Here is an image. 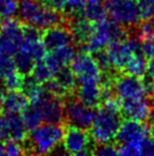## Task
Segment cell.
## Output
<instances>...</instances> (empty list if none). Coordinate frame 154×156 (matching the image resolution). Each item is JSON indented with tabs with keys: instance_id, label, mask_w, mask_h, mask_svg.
I'll use <instances>...</instances> for the list:
<instances>
[{
	"instance_id": "7",
	"label": "cell",
	"mask_w": 154,
	"mask_h": 156,
	"mask_svg": "<svg viewBox=\"0 0 154 156\" xmlns=\"http://www.w3.org/2000/svg\"><path fill=\"white\" fill-rule=\"evenodd\" d=\"M65 120L68 124L82 129H90L95 115L94 108L86 106L77 98H66L64 101Z\"/></svg>"
},
{
	"instance_id": "19",
	"label": "cell",
	"mask_w": 154,
	"mask_h": 156,
	"mask_svg": "<svg viewBox=\"0 0 154 156\" xmlns=\"http://www.w3.org/2000/svg\"><path fill=\"white\" fill-rule=\"evenodd\" d=\"M28 104V98L22 90H7L1 101V109L6 113H21Z\"/></svg>"
},
{
	"instance_id": "6",
	"label": "cell",
	"mask_w": 154,
	"mask_h": 156,
	"mask_svg": "<svg viewBox=\"0 0 154 156\" xmlns=\"http://www.w3.org/2000/svg\"><path fill=\"white\" fill-rule=\"evenodd\" d=\"M90 133L86 129H82L78 126L67 124L64 129L62 136V147L65 152L70 155H90L92 154Z\"/></svg>"
},
{
	"instance_id": "39",
	"label": "cell",
	"mask_w": 154,
	"mask_h": 156,
	"mask_svg": "<svg viewBox=\"0 0 154 156\" xmlns=\"http://www.w3.org/2000/svg\"><path fill=\"white\" fill-rule=\"evenodd\" d=\"M146 74L154 81V57H150L146 61Z\"/></svg>"
},
{
	"instance_id": "40",
	"label": "cell",
	"mask_w": 154,
	"mask_h": 156,
	"mask_svg": "<svg viewBox=\"0 0 154 156\" xmlns=\"http://www.w3.org/2000/svg\"><path fill=\"white\" fill-rule=\"evenodd\" d=\"M6 92H7V88H6V86H5L4 80L0 78V105H1V101H2V99H4Z\"/></svg>"
},
{
	"instance_id": "11",
	"label": "cell",
	"mask_w": 154,
	"mask_h": 156,
	"mask_svg": "<svg viewBox=\"0 0 154 156\" xmlns=\"http://www.w3.org/2000/svg\"><path fill=\"white\" fill-rule=\"evenodd\" d=\"M151 126L142 121H136L133 119H126L121 122L119 129L115 137V141L118 145L128 143H139L142 139L149 136Z\"/></svg>"
},
{
	"instance_id": "30",
	"label": "cell",
	"mask_w": 154,
	"mask_h": 156,
	"mask_svg": "<svg viewBox=\"0 0 154 156\" xmlns=\"http://www.w3.org/2000/svg\"><path fill=\"white\" fill-rule=\"evenodd\" d=\"M15 71L17 69H16L14 57L12 55L0 54V78L5 79Z\"/></svg>"
},
{
	"instance_id": "22",
	"label": "cell",
	"mask_w": 154,
	"mask_h": 156,
	"mask_svg": "<svg viewBox=\"0 0 154 156\" xmlns=\"http://www.w3.org/2000/svg\"><path fill=\"white\" fill-rule=\"evenodd\" d=\"M122 73L129 74L133 76L142 78L146 73V57L143 52L133 54L128 63L122 69Z\"/></svg>"
},
{
	"instance_id": "28",
	"label": "cell",
	"mask_w": 154,
	"mask_h": 156,
	"mask_svg": "<svg viewBox=\"0 0 154 156\" xmlns=\"http://www.w3.org/2000/svg\"><path fill=\"white\" fill-rule=\"evenodd\" d=\"M93 57H94L95 62L98 66L100 67V69L102 71V73H109V72H112V71H116L113 67H112V64L110 59H109V56H108L105 49H99L96 51L91 52Z\"/></svg>"
},
{
	"instance_id": "21",
	"label": "cell",
	"mask_w": 154,
	"mask_h": 156,
	"mask_svg": "<svg viewBox=\"0 0 154 156\" xmlns=\"http://www.w3.org/2000/svg\"><path fill=\"white\" fill-rule=\"evenodd\" d=\"M107 7L104 0H86L85 7L83 10V16L90 21L95 23L101 21L107 16Z\"/></svg>"
},
{
	"instance_id": "25",
	"label": "cell",
	"mask_w": 154,
	"mask_h": 156,
	"mask_svg": "<svg viewBox=\"0 0 154 156\" xmlns=\"http://www.w3.org/2000/svg\"><path fill=\"white\" fill-rule=\"evenodd\" d=\"M31 75L38 81V83L43 84L44 82H47L48 80H50L51 78H53L55 75V71L49 66L45 59L42 58L40 61L35 62L33 69L31 71Z\"/></svg>"
},
{
	"instance_id": "37",
	"label": "cell",
	"mask_w": 154,
	"mask_h": 156,
	"mask_svg": "<svg viewBox=\"0 0 154 156\" xmlns=\"http://www.w3.org/2000/svg\"><path fill=\"white\" fill-rule=\"evenodd\" d=\"M142 51L146 58L154 57V38L145 39L142 41Z\"/></svg>"
},
{
	"instance_id": "29",
	"label": "cell",
	"mask_w": 154,
	"mask_h": 156,
	"mask_svg": "<svg viewBox=\"0 0 154 156\" xmlns=\"http://www.w3.org/2000/svg\"><path fill=\"white\" fill-rule=\"evenodd\" d=\"M18 0H0V17L6 18L15 17L17 15Z\"/></svg>"
},
{
	"instance_id": "20",
	"label": "cell",
	"mask_w": 154,
	"mask_h": 156,
	"mask_svg": "<svg viewBox=\"0 0 154 156\" xmlns=\"http://www.w3.org/2000/svg\"><path fill=\"white\" fill-rule=\"evenodd\" d=\"M6 115L8 120V140H14L23 144L27 137V129L23 122L22 115H19V113H6Z\"/></svg>"
},
{
	"instance_id": "15",
	"label": "cell",
	"mask_w": 154,
	"mask_h": 156,
	"mask_svg": "<svg viewBox=\"0 0 154 156\" xmlns=\"http://www.w3.org/2000/svg\"><path fill=\"white\" fill-rule=\"evenodd\" d=\"M119 106L122 117L142 122H145V120H147L151 108L150 101L145 97L119 99Z\"/></svg>"
},
{
	"instance_id": "23",
	"label": "cell",
	"mask_w": 154,
	"mask_h": 156,
	"mask_svg": "<svg viewBox=\"0 0 154 156\" xmlns=\"http://www.w3.org/2000/svg\"><path fill=\"white\" fill-rule=\"evenodd\" d=\"M53 78L56 79L58 83L68 92L69 95L75 92V89H76L77 86V80L70 67H68V66L60 67L59 69L56 71Z\"/></svg>"
},
{
	"instance_id": "10",
	"label": "cell",
	"mask_w": 154,
	"mask_h": 156,
	"mask_svg": "<svg viewBox=\"0 0 154 156\" xmlns=\"http://www.w3.org/2000/svg\"><path fill=\"white\" fill-rule=\"evenodd\" d=\"M113 94L118 99H130L145 97L142 78L126 73L116 74L112 83ZM146 98V97H145Z\"/></svg>"
},
{
	"instance_id": "9",
	"label": "cell",
	"mask_w": 154,
	"mask_h": 156,
	"mask_svg": "<svg viewBox=\"0 0 154 156\" xmlns=\"http://www.w3.org/2000/svg\"><path fill=\"white\" fill-rule=\"evenodd\" d=\"M70 69L76 76L77 82L83 81H101L102 71L98 66L91 52L81 51L76 54L70 63Z\"/></svg>"
},
{
	"instance_id": "4",
	"label": "cell",
	"mask_w": 154,
	"mask_h": 156,
	"mask_svg": "<svg viewBox=\"0 0 154 156\" xmlns=\"http://www.w3.org/2000/svg\"><path fill=\"white\" fill-rule=\"evenodd\" d=\"M128 35L126 27L116 23L112 20L103 18L93 23V29L89 40L84 46H81V51L93 52L105 48L109 42L122 40Z\"/></svg>"
},
{
	"instance_id": "33",
	"label": "cell",
	"mask_w": 154,
	"mask_h": 156,
	"mask_svg": "<svg viewBox=\"0 0 154 156\" xmlns=\"http://www.w3.org/2000/svg\"><path fill=\"white\" fill-rule=\"evenodd\" d=\"M118 154L122 156L141 155V141L139 143H128L119 145Z\"/></svg>"
},
{
	"instance_id": "12",
	"label": "cell",
	"mask_w": 154,
	"mask_h": 156,
	"mask_svg": "<svg viewBox=\"0 0 154 156\" xmlns=\"http://www.w3.org/2000/svg\"><path fill=\"white\" fill-rule=\"evenodd\" d=\"M41 40L47 51H51L57 48L74 44L73 34L68 29V26H65L64 23L42 30Z\"/></svg>"
},
{
	"instance_id": "38",
	"label": "cell",
	"mask_w": 154,
	"mask_h": 156,
	"mask_svg": "<svg viewBox=\"0 0 154 156\" xmlns=\"http://www.w3.org/2000/svg\"><path fill=\"white\" fill-rule=\"evenodd\" d=\"M68 1L69 0H43V2L47 5V6L56 9V10H58L60 13H61V10L64 9V7L66 6V4Z\"/></svg>"
},
{
	"instance_id": "42",
	"label": "cell",
	"mask_w": 154,
	"mask_h": 156,
	"mask_svg": "<svg viewBox=\"0 0 154 156\" xmlns=\"http://www.w3.org/2000/svg\"><path fill=\"white\" fill-rule=\"evenodd\" d=\"M1 26H2V20L0 17V30H1Z\"/></svg>"
},
{
	"instance_id": "18",
	"label": "cell",
	"mask_w": 154,
	"mask_h": 156,
	"mask_svg": "<svg viewBox=\"0 0 154 156\" xmlns=\"http://www.w3.org/2000/svg\"><path fill=\"white\" fill-rule=\"evenodd\" d=\"M67 26L73 34L74 42L78 44V46L81 47L84 46L90 38L93 29V23L87 21L84 16H77V17L68 18Z\"/></svg>"
},
{
	"instance_id": "5",
	"label": "cell",
	"mask_w": 154,
	"mask_h": 156,
	"mask_svg": "<svg viewBox=\"0 0 154 156\" xmlns=\"http://www.w3.org/2000/svg\"><path fill=\"white\" fill-rule=\"evenodd\" d=\"M107 13L112 21L133 29L139 21V12L135 0H105Z\"/></svg>"
},
{
	"instance_id": "36",
	"label": "cell",
	"mask_w": 154,
	"mask_h": 156,
	"mask_svg": "<svg viewBox=\"0 0 154 156\" xmlns=\"http://www.w3.org/2000/svg\"><path fill=\"white\" fill-rule=\"evenodd\" d=\"M141 155L154 156V137L151 134L141 140Z\"/></svg>"
},
{
	"instance_id": "34",
	"label": "cell",
	"mask_w": 154,
	"mask_h": 156,
	"mask_svg": "<svg viewBox=\"0 0 154 156\" xmlns=\"http://www.w3.org/2000/svg\"><path fill=\"white\" fill-rule=\"evenodd\" d=\"M4 154L8 156H18L25 154V152L21 143L14 140H6L4 144Z\"/></svg>"
},
{
	"instance_id": "26",
	"label": "cell",
	"mask_w": 154,
	"mask_h": 156,
	"mask_svg": "<svg viewBox=\"0 0 154 156\" xmlns=\"http://www.w3.org/2000/svg\"><path fill=\"white\" fill-rule=\"evenodd\" d=\"M14 61H15V65H16V69L19 73L24 74H30L33 66L35 64V59L31 56L30 54H27L26 51L18 49L17 51L14 54Z\"/></svg>"
},
{
	"instance_id": "44",
	"label": "cell",
	"mask_w": 154,
	"mask_h": 156,
	"mask_svg": "<svg viewBox=\"0 0 154 156\" xmlns=\"http://www.w3.org/2000/svg\"><path fill=\"white\" fill-rule=\"evenodd\" d=\"M42 1H43V0H42Z\"/></svg>"
},
{
	"instance_id": "13",
	"label": "cell",
	"mask_w": 154,
	"mask_h": 156,
	"mask_svg": "<svg viewBox=\"0 0 154 156\" xmlns=\"http://www.w3.org/2000/svg\"><path fill=\"white\" fill-rule=\"evenodd\" d=\"M38 105L41 111L42 121L45 123H55V124H62L65 121L64 101L61 98L48 94Z\"/></svg>"
},
{
	"instance_id": "17",
	"label": "cell",
	"mask_w": 154,
	"mask_h": 156,
	"mask_svg": "<svg viewBox=\"0 0 154 156\" xmlns=\"http://www.w3.org/2000/svg\"><path fill=\"white\" fill-rule=\"evenodd\" d=\"M76 54V49L72 44H68V46L57 48L51 51H48V54H45L44 56V59L56 73V71L60 67L70 65Z\"/></svg>"
},
{
	"instance_id": "2",
	"label": "cell",
	"mask_w": 154,
	"mask_h": 156,
	"mask_svg": "<svg viewBox=\"0 0 154 156\" xmlns=\"http://www.w3.org/2000/svg\"><path fill=\"white\" fill-rule=\"evenodd\" d=\"M17 15L23 24L34 26L42 31L64 23V15L49 7L42 0H18Z\"/></svg>"
},
{
	"instance_id": "35",
	"label": "cell",
	"mask_w": 154,
	"mask_h": 156,
	"mask_svg": "<svg viewBox=\"0 0 154 156\" xmlns=\"http://www.w3.org/2000/svg\"><path fill=\"white\" fill-rule=\"evenodd\" d=\"M92 154L94 155H103V156H111V155H118V148L111 143L108 144H101L98 145L92 151Z\"/></svg>"
},
{
	"instance_id": "16",
	"label": "cell",
	"mask_w": 154,
	"mask_h": 156,
	"mask_svg": "<svg viewBox=\"0 0 154 156\" xmlns=\"http://www.w3.org/2000/svg\"><path fill=\"white\" fill-rule=\"evenodd\" d=\"M75 92L77 99L92 108H98L102 101V90L100 81L78 82Z\"/></svg>"
},
{
	"instance_id": "3",
	"label": "cell",
	"mask_w": 154,
	"mask_h": 156,
	"mask_svg": "<svg viewBox=\"0 0 154 156\" xmlns=\"http://www.w3.org/2000/svg\"><path fill=\"white\" fill-rule=\"evenodd\" d=\"M64 128L61 124L45 123L30 130L23 143L25 154H50L62 140Z\"/></svg>"
},
{
	"instance_id": "14",
	"label": "cell",
	"mask_w": 154,
	"mask_h": 156,
	"mask_svg": "<svg viewBox=\"0 0 154 156\" xmlns=\"http://www.w3.org/2000/svg\"><path fill=\"white\" fill-rule=\"evenodd\" d=\"M105 51H107L109 59L111 62L112 67L118 72H122L124 67L128 63L129 58L132 57L134 52L128 44L127 37L122 40H117L111 41L105 46Z\"/></svg>"
},
{
	"instance_id": "41",
	"label": "cell",
	"mask_w": 154,
	"mask_h": 156,
	"mask_svg": "<svg viewBox=\"0 0 154 156\" xmlns=\"http://www.w3.org/2000/svg\"><path fill=\"white\" fill-rule=\"evenodd\" d=\"M149 120H150V124H151V128L154 129V103L153 104H151V108H150V114H149V117H147Z\"/></svg>"
},
{
	"instance_id": "27",
	"label": "cell",
	"mask_w": 154,
	"mask_h": 156,
	"mask_svg": "<svg viewBox=\"0 0 154 156\" xmlns=\"http://www.w3.org/2000/svg\"><path fill=\"white\" fill-rule=\"evenodd\" d=\"M85 4L86 0H69L64 9L61 10V14L64 15L66 20L77 17V16H83V10H84Z\"/></svg>"
},
{
	"instance_id": "43",
	"label": "cell",
	"mask_w": 154,
	"mask_h": 156,
	"mask_svg": "<svg viewBox=\"0 0 154 156\" xmlns=\"http://www.w3.org/2000/svg\"><path fill=\"white\" fill-rule=\"evenodd\" d=\"M1 111H2V109H1V105H0V114H1Z\"/></svg>"
},
{
	"instance_id": "32",
	"label": "cell",
	"mask_w": 154,
	"mask_h": 156,
	"mask_svg": "<svg viewBox=\"0 0 154 156\" xmlns=\"http://www.w3.org/2000/svg\"><path fill=\"white\" fill-rule=\"evenodd\" d=\"M23 78H24V74L19 73L18 71H15V72L9 74L8 76H6L2 80H4L7 90H17V89L21 90Z\"/></svg>"
},
{
	"instance_id": "31",
	"label": "cell",
	"mask_w": 154,
	"mask_h": 156,
	"mask_svg": "<svg viewBox=\"0 0 154 156\" xmlns=\"http://www.w3.org/2000/svg\"><path fill=\"white\" fill-rule=\"evenodd\" d=\"M141 21L154 20V0H137Z\"/></svg>"
},
{
	"instance_id": "24",
	"label": "cell",
	"mask_w": 154,
	"mask_h": 156,
	"mask_svg": "<svg viewBox=\"0 0 154 156\" xmlns=\"http://www.w3.org/2000/svg\"><path fill=\"white\" fill-rule=\"evenodd\" d=\"M22 119L27 130H32L41 124L42 115L38 105L28 103L25 108L22 111Z\"/></svg>"
},
{
	"instance_id": "1",
	"label": "cell",
	"mask_w": 154,
	"mask_h": 156,
	"mask_svg": "<svg viewBox=\"0 0 154 156\" xmlns=\"http://www.w3.org/2000/svg\"><path fill=\"white\" fill-rule=\"evenodd\" d=\"M122 120L119 99L111 97L103 100L95 112L93 122L90 126V136L96 145L108 144L115 140L117 131Z\"/></svg>"
},
{
	"instance_id": "8",
	"label": "cell",
	"mask_w": 154,
	"mask_h": 156,
	"mask_svg": "<svg viewBox=\"0 0 154 156\" xmlns=\"http://www.w3.org/2000/svg\"><path fill=\"white\" fill-rule=\"evenodd\" d=\"M23 24L14 17L6 18L0 30V54L13 56L21 47Z\"/></svg>"
}]
</instances>
